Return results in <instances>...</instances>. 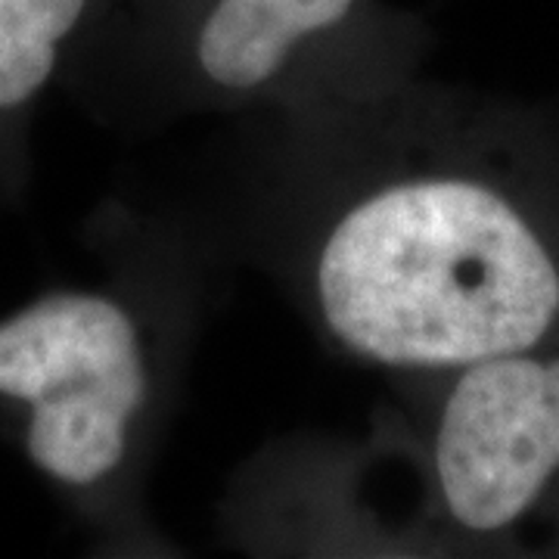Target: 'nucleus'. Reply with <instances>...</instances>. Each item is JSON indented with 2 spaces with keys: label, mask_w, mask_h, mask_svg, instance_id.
<instances>
[{
  "label": "nucleus",
  "mask_w": 559,
  "mask_h": 559,
  "mask_svg": "<svg viewBox=\"0 0 559 559\" xmlns=\"http://www.w3.org/2000/svg\"><path fill=\"white\" fill-rule=\"evenodd\" d=\"M0 395L28 407L25 448L69 488L121 476L156 399L140 320L109 296L60 293L0 323Z\"/></svg>",
  "instance_id": "f03ea898"
},
{
  "label": "nucleus",
  "mask_w": 559,
  "mask_h": 559,
  "mask_svg": "<svg viewBox=\"0 0 559 559\" xmlns=\"http://www.w3.org/2000/svg\"><path fill=\"white\" fill-rule=\"evenodd\" d=\"M441 377L426 448L432 507L463 535H498L557 479L559 355L525 348Z\"/></svg>",
  "instance_id": "20e7f679"
},
{
  "label": "nucleus",
  "mask_w": 559,
  "mask_h": 559,
  "mask_svg": "<svg viewBox=\"0 0 559 559\" xmlns=\"http://www.w3.org/2000/svg\"><path fill=\"white\" fill-rule=\"evenodd\" d=\"M364 0H200L178 81L215 106H280L299 119L411 84L401 57L358 44Z\"/></svg>",
  "instance_id": "7ed1b4c3"
},
{
  "label": "nucleus",
  "mask_w": 559,
  "mask_h": 559,
  "mask_svg": "<svg viewBox=\"0 0 559 559\" xmlns=\"http://www.w3.org/2000/svg\"><path fill=\"white\" fill-rule=\"evenodd\" d=\"M87 0H0V112L20 109L47 79Z\"/></svg>",
  "instance_id": "39448f33"
},
{
  "label": "nucleus",
  "mask_w": 559,
  "mask_h": 559,
  "mask_svg": "<svg viewBox=\"0 0 559 559\" xmlns=\"http://www.w3.org/2000/svg\"><path fill=\"white\" fill-rule=\"evenodd\" d=\"M301 121L323 153L289 209L286 261L340 352L389 373L441 377L550 336V242L495 180L426 134L411 84Z\"/></svg>",
  "instance_id": "f257e3e1"
}]
</instances>
